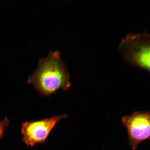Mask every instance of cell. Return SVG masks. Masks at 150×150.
<instances>
[{"mask_svg":"<svg viewBox=\"0 0 150 150\" xmlns=\"http://www.w3.org/2000/svg\"><path fill=\"white\" fill-rule=\"evenodd\" d=\"M28 83L32 84L40 95L47 97L60 90L67 91L72 86L70 74L57 51L50 52L40 60Z\"/></svg>","mask_w":150,"mask_h":150,"instance_id":"6da1fadb","label":"cell"},{"mask_svg":"<svg viewBox=\"0 0 150 150\" xmlns=\"http://www.w3.org/2000/svg\"><path fill=\"white\" fill-rule=\"evenodd\" d=\"M67 117L66 114L61 115L22 123L21 132L23 142L28 146L44 144L56 124Z\"/></svg>","mask_w":150,"mask_h":150,"instance_id":"7a4b0ae2","label":"cell"},{"mask_svg":"<svg viewBox=\"0 0 150 150\" xmlns=\"http://www.w3.org/2000/svg\"><path fill=\"white\" fill-rule=\"evenodd\" d=\"M121 122L127 129L129 144L133 150L141 142L150 139V111L135 112L124 116Z\"/></svg>","mask_w":150,"mask_h":150,"instance_id":"3957f363","label":"cell"},{"mask_svg":"<svg viewBox=\"0 0 150 150\" xmlns=\"http://www.w3.org/2000/svg\"><path fill=\"white\" fill-rule=\"evenodd\" d=\"M125 42L129 60L150 72V40L131 36L127 37Z\"/></svg>","mask_w":150,"mask_h":150,"instance_id":"277c9868","label":"cell"},{"mask_svg":"<svg viewBox=\"0 0 150 150\" xmlns=\"http://www.w3.org/2000/svg\"><path fill=\"white\" fill-rule=\"evenodd\" d=\"M9 123V120L7 117L0 121V139L4 134L6 129L8 128Z\"/></svg>","mask_w":150,"mask_h":150,"instance_id":"5b68a950","label":"cell"}]
</instances>
